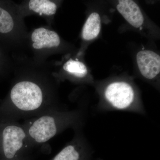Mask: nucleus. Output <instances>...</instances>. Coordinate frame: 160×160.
<instances>
[{"mask_svg":"<svg viewBox=\"0 0 160 160\" xmlns=\"http://www.w3.org/2000/svg\"><path fill=\"white\" fill-rule=\"evenodd\" d=\"M137 61L140 72L146 78L152 79L160 73V57L154 52H139L137 55Z\"/></svg>","mask_w":160,"mask_h":160,"instance_id":"39448f33","label":"nucleus"},{"mask_svg":"<svg viewBox=\"0 0 160 160\" xmlns=\"http://www.w3.org/2000/svg\"><path fill=\"white\" fill-rule=\"evenodd\" d=\"M101 29L100 15L97 12H92L86 20L83 27V38L87 41L93 39L99 34Z\"/></svg>","mask_w":160,"mask_h":160,"instance_id":"6e6552de","label":"nucleus"},{"mask_svg":"<svg viewBox=\"0 0 160 160\" xmlns=\"http://www.w3.org/2000/svg\"><path fill=\"white\" fill-rule=\"evenodd\" d=\"M29 7L32 11L46 16L54 14L57 10L56 4L48 0H31Z\"/></svg>","mask_w":160,"mask_h":160,"instance_id":"9d476101","label":"nucleus"},{"mask_svg":"<svg viewBox=\"0 0 160 160\" xmlns=\"http://www.w3.org/2000/svg\"><path fill=\"white\" fill-rule=\"evenodd\" d=\"M10 100L12 122L30 118L57 109L46 99L42 86L29 80L19 81L15 84L10 91Z\"/></svg>","mask_w":160,"mask_h":160,"instance_id":"f257e3e1","label":"nucleus"},{"mask_svg":"<svg viewBox=\"0 0 160 160\" xmlns=\"http://www.w3.org/2000/svg\"><path fill=\"white\" fill-rule=\"evenodd\" d=\"M63 69L78 78L85 77L88 73L87 68L84 63L72 59L69 60L64 64Z\"/></svg>","mask_w":160,"mask_h":160,"instance_id":"9b49d317","label":"nucleus"},{"mask_svg":"<svg viewBox=\"0 0 160 160\" xmlns=\"http://www.w3.org/2000/svg\"><path fill=\"white\" fill-rule=\"evenodd\" d=\"M82 147L77 142L66 145L51 160H81Z\"/></svg>","mask_w":160,"mask_h":160,"instance_id":"1a4fd4ad","label":"nucleus"},{"mask_svg":"<svg viewBox=\"0 0 160 160\" xmlns=\"http://www.w3.org/2000/svg\"><path fill=\"white\" fill-rule=\"evenodd\" d=\"M1 149L6 160H20L32 158L35 147L23 125L16 122L7 123L1 132Z\"/></svg>","mask_w":160,"mask_h":160,"instance_id":"7ed1b4c3","label":"nucleus"},{"mask_svg":"<svg viewBox=\"0 0 160 160\" xmlns=\"http://www.w3.org/2000/svg\"><path fill=\"white\" fill-rule=\"evenodd\" d=\"M31 39L32 47L37 49L58 47L61 42L57 32L42 27L35 29L32 34Z\"/></svg>","mask_w":160,"mask_h":160,"instance_id":"423d86ee","label":"nucleus"},{"mask_svg":"<svg viewBox=\"0 0 160 160\" xmlns=\"http://www.w3.org/2000/svg\"><path fill=\"white\" fill-rule=\"evenodd\" d=\"M68 120V116L56 109L28 119L23 126L31 143L36 148L58 134L66 127Z\"/></svg>","mask_w":160,"mask_h":160,"instance_id":"f03ea898","label":"nucleus"},{"mask_svg":"<svg viewBox=\"0 0 160 160\" xmlns=\"http://www.w3.org/2000/svg\"><path fill=\"white\" fill-rule=\"evenodd\" d=\"M106 99L116 109H125L131 106L134 100V90L125 82H114L105 90Z\"/></svg>","mask_w":160,"mask_h":160,"instance_id":"20e7f679","label":"nucleus"},{"mask_svg":"<svg viewBox=\"0 0 160 160\" xmlns=\"http://www.w3.org/2000/svg\"><path fill=\"white\" fill-rule=\"evenodd\" d=\"M14 27L13 19L8 12L0 7V32L8 33Z\"/></svg>","mask_w":160,"mask_h":160,"instance_id":"f8f14e48","label":"nucleus"},{"mask_svg":"<svg viewBox=\"0 0 160 160\" xmlns=\"http://www.w3.org/2000/svg\"><path fill=\"white\" fill-rule=\"evenodd\" d=\"M117 8L119 12L132 26L139 28L144 22V17L139 7L134 1L120 0Z\"/></svg>","mask_w":160,"mask_h":160,"instance_id":"0eeeda50","label":"nucleus"}]
</instances>
